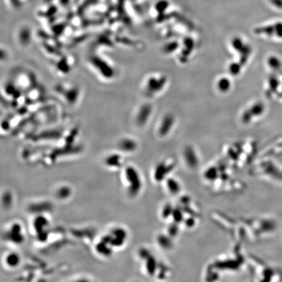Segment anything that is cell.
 <instances>
[{
    "instance_id": "10",
    "label": "cell",
    "mask_w": 282,
    "mask_h": 282,
    "mask_svg": "<svg viewBox=\"0 0 282 282\" xmlns=\"http://www.w3.org/2000/svg\"><path fill=\"white\" fill-rule=\"evenodd\" d=\"M230 85L231 83L229 80H227V79H223L219 82L218 87L220 90L223 91H226L229 90V88H230Z\"/></svg>"
},
{
    "instance_id": "11",
    "label": "cell",
    "mask_w": 282,
    "mask_h": 282,
    "mask_svg": "<svg viewBox=\"0 0 282 282\" xmlns=\"http://www.w3.org/2000/svg\"><path fill=\"white\" fill-rule=\"evenodd\" d=\"M272 4L278 9H282V0H270Z\"/></svg>"
},
{
    "instance_id": "5",
    "label": "cell",
    "mask_w": 282,
    "mask_h": 282,
    "mask_svg": "<svg viewBox=\"0 0 282 282\" xmlns=\"http://www.w3.org/2000/svg\"><path fill=\"white\" fill-rule=\"evenodd\" d=\"M265 110V106L262 103H257L250 107L243 114L242 119L245 123H248L253 117L258 116L262 114Z\"/></svg>"
},
{
    "instance_id": "2",
    "label": "cell",
    "mask_w": 282,
    "mask_h": 282,
    "mask_svg": "<svg viewBox=\"0 0 282 282\" xmlns=\"http://www.w3.org/2000/svg\"><path fill=\"white\" fill-rule=\"evenodd\" d=\"M251 175L257 178L282 186V162L274 156H259L253 162Z\"/></svg>"
},
{
    "instance_id": "9",
    "label": "cell",
    "mask_w": 282,
    "mask_h": 282,
    "mask_svg": "<svg viewBox=\"0 0 282 282\" xmlns=\"http://www.w3.org/2000/svg\"><path fill=\"white\" fill-rule=\"evenodd\" d=\"M268 63L269 66L271 67V69H275V70H277V69H280L281 66V62L280 60L275 56L270 57V58L268 60Z\"/></svg>"
},
{
    "instance_id": "6",
    "label": "cell",
    "mask_w": 282,
    "mask_h": 282,
    "mask_svg": "<svg viewBox=\"0 0 282 282\" xmlns=\"http://www.w3.org/2000/svg\"><path fill=\"white\" fill-rule=\"evenodd\" d=\"M150 112H151V107L150 105H145L142 107L137 118V121L140 124H142L146 122V119L149 117Z\"/></svg>"
},
{
    "instance_id": "8",
    "label": "cell",
    "mask_w": 282,
    "mask_h": 282,
    "mask_svg": "<svg viewBox=\"0 0 282 282\" xmlns=\"http://www.w3.org/2000/svg\"><path fill=\"white\" fill-rule=\"evenodd\" d=\"M173 122V118L171 116L168 115L163 119V123H162L160 131L161 133H166L171 128L172 123Z\"/></svg>"
},
{
    "instance_id": "7",
    "label": "cell",
    "mask_w": 282,
    "mask_h": 282,
    "mask_svg": "<svg viewBox=\"0 0 282 282\" xmlns=\"http://www.w3.org/2000/svg\"><path fill=\"white\" fill-rule=\"evenodd\" d=\"M165 83L163 79L157 80L155 79H150L148 82V90L152 91H157L163 87Z\"/></svg>"
},
{
    "instance_id": "1",
    "label": "cell",
    "mask_w": 282,
    "mask_h": 282,
    "mask_svg": "<svg viewBox=\"0 0 282 282\" xmlns=\"http://www.w3.org/2000/svg\"><path fill=\"white\" fill-rule=\"evenodd\" d=\"M243 224L245 237L253 242L272 237L278 227L277 220L269 215H259L249 218L244 220Z\"/></svg>"
},
{
    "instance_id": "4",
    "label": "cell",
    "mask_w": 282,
    "mask_h": 282,
    "mask_svg": "<svg viewBox=\"0 0 282 282\" xmlns=\"http://www.w3.org/2000/svg\"><path fill=\"white\" fill-rule=\"evenodd\" d=\"M255 33L256 34L266 35L267 36H276V37L282 38V23L277 22L274 25L257 28L255 29Z\"/></svg>"
},
{
    "instance_id": "3",
    "label": "cell",
    "mask_w": 282,
    "mask_h": 282,
    "mask_svg": "<svg viewBox=\"0 0 282 282\" xmlns=\"http://www.w3.org/2000/svg\"><path fill=\"white\" fill-rule=\"evenodd\" d=\"M248 262L256 281H282V270L257 257L251 256Z\"/></svg>"
}]
</instances>
